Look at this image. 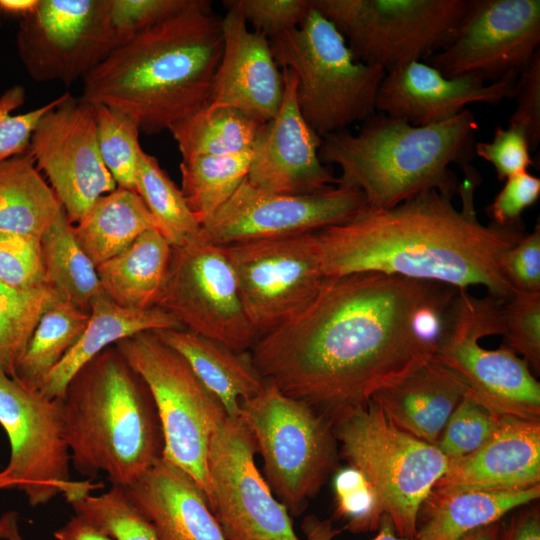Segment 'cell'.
<instances>
[{"label":"cell","mask_w":540,"mask_h":540,"mask_svg":"<svg viewBox=\"0 0 540 540\" xmlns=\"http://www.w3.org/2000/svg\"><path fill=\"white\" fill-rule=\"evenodd\" d=\"M457 288L379 272L326 277L250 349L265 381L333 424L434 356Z\"/></svg>","instance_id":"6da1fadb"},{"label":"cell","mask_w":540,"mask_h":540,"mask_svg":"<svg viewBox=\"0 0 540 540\" xmlns=\"http://www.w3.org/2000/svg\"><path fill=\"white\" fill-rule=\"evenodd\" d=\"M458 192L462 208L436 190L397 206L367 210L357 218L315 231L325 277L379 272L445 284L484 286L505 300L513 288L500 266L502 254L525 235L522 228L481 224L473 204L477 171L470 167Z\"/></svg>","instance_id":"7a4b0ae2"},{"label":"cell","mask_w":540,"mask_h":540,"mask_svg":"<svg viewBox=\"0 0 540 540\" xmlns=\"http://www.w3.org/2000/svg\"><path fill=\"white\" fill-rule=\"evenodd\" d=\"M223 48L221 19L205 0L115 48L83 79L81 100L132 119L145 134L207 106Z\"/></svg>","instance_id":"3957f363"},{"label":"cell","mask_w":540,"mask_h":540,"mask_svg":"<svg viewBox=\"0 0 540 540\" xmlns=\"http://www.w3.org/2000/svg\"><path fill=\"white\" fill-rule=\"evenodd\" d=\"M477 129L469 109L429 126L376 112L356 134L346 129L323 137L319 158L339 167V182L359 189L369 211L393 208L430 190L453 198L460 183L450 165L471 166Z\"/></svg>","instance_id":"277c9868"},{"label":"cell","mask_w":540,"mask_h":540,"mask_svg":"<svg viewBox=\"0 0 540 540\" xmlns=\"http://www.w3.org/2000/svg\"><path fill=\"white\" fill-rule=\"evenodd\" d=\"M60 399L71 463L82 476L102 472L112 485L126 487L161 458L152 396L114 345L83 365Z\"/></svg>","instance_id":"5b68a950"},{"label":"cell","mask_w":540,"mask_h":540,"mask_svg":"<svg viewBox=\"0 0 540 540\" xmlns=\"http://www.w3.org/2000/svg\"><path fill=\"white\" fill-rule=\"evenodd\" d=\"M270 47L279 67L296 76L299 110L319 137L376 113L386 72L358 61L340 31L314 7L299 27L271 39Z\"/></svg>","instance_id":"8992f818"},{"label":"cell","mask_w":540,"mask_h":540,"mask_svg":"<svg viewBox=\"0 0 540 540\" xmlns=\"http://www.w3.org/2000/svg\"><path fill=\"white\" fill-rule=\"evenodd\" d=\"M349 466L373 488L398 536L414 539L419 512L449 460L433 444L397 426L372 399L333 424Z\"/></svg>","instance_id":"52a82bcc"},{"label":"cell","mask_w":540,"mask_h":540,"mask_svg":"<svg viewBox=\"0 0 540 540\" xmlns=\"http://www.w3.org/2000/svg\"><path fill=\"white\" fill-rule=\"evenodd\" d=\"M504 300L458 289L445 317L433 359L462 386L465 396L500 416L540 420V384L523 358L479 340L502 333Z\"/></svg>","instance_id":"ba28073f"},{"label":"cell","mask_w":540,"mask_h":540,"mask_svg":"<svg viewBox=\"0 0 540 540\" xmlns=\"http://www.w3.org/2000/svg\"><path fill=\"white\" fill-rule=\"evenodd\" d=\"M114 346L152 396L163 438L161 457L186 472L209 505L208 456L212 437L227 416L223 406L186 360L154 331L122 339Z\"/></svg>","instance_id":"9c48e42d"},{"label":"cell","mask_w":540,"mask_h":540,"mask_svg":"<svg viewBox=\"0 0 540 540\" xmlns=\"http://www.w3.org/2000/svg\"><path fill=\"white\" fill-rule=\"evenodd\" d=\"M238 418L263 459L266 481L283 505L299 514L336 466L331 423L268 381L241 402Z\"/></svg>","instance_id":"30bf717a"},{"label":"cell","mask_w":540,"mask_h":540,"mask_svg":"<svg viewBox=\"0 0 540 540\" xmlns=\"http://www.w3.org/2000/svg\"><path fill=\"white\" fill-rule=\"evenodd\" d=\"M471 0H312L354 57L385 72L422 61L455 37Z\"/></svg>","instance_id":"8fae6325"},{"label":"cell","mask_w":540,"mask_h":540,"mask_svg":"<svg viewBox=\"0 0 540 540\" xmlns=\"http://www.w3.org/2000/svg\"><path fill=\"white\" fill-rule=\"evenodd\" d=\"M156 307L173 315L184 329L235 351H250L259 339L224 247L211 243L201 232L189 242L172 247Z\"/></svg>","instance_id":"7c38bea8"},{"label":"cell","mask_w":540,"mask_h":540,"mask_svg":"<svg viewBox=\"0 0 540 540\" xmlns=\"http://www.w3.org/2000/svg\"><path fill=\"white\" fill-rule=\"evenodd\" d=\"M0 425L10 444L4 470L31 506L58 495L67 500L92 485L91 480H71L60 398H49L0 371Z\"/></svg>","instance_id":"4fadbf2b"},{"label":"cell","mask_w":540,"mask_h":540,"mask_svg":"<svg viewBox=\"0 0 540 540\" xmlns=\"http://www.w3.org/2000/svg\"><path fill=\"white\" fill-rule=\"evenodd\" d=\"M223 247L259 338L300 313L326 278L314 232Z\"/></svg>","instance_id":"5bb4252c"},{"label":"cell","mask_w":540,"mask_h":540,"mask_svg":"<svg viewBox=\"0 0 540 540\" xmlns=\"http://www.w3.org/2000/svg\"><path fill=\"white\" fill-rule=\"evenodd\" d=\"M110 0H40L19 22L17 53L37 82L66 86L83 79L119 46Z\"/></svg>","instance_id":"9a60e30c"},{"label":"cell","mask_w":540,"mask_h":540,"mask_svg":"<svg viewBox=\"0 0 540 540\" xmlns=\"http://www.w3.org/2000/svg\"><path fill=\"white\" fill-rule=\"evenodd\" d=\"M255 451L242 421L226 416L209 449L211 511L227 540H300L288 509L259 472Z\"/></svg>","instance_id":"2e32d148"},{"label":"cell","mask_w":540,"mask_h":540,"mask_svg":"<svg viewBox=\"0 0 540 540\" xmlns=\"http://www.w3.org/2000/svg\"><path fill=\"white\" fill-rule=\"evenodd\" d=\"M368 210L363 193L340 183L313 194L259 190L246 178L202 226L213 244H231L299 235L349 222Z\"/></svg>","instance_id":"e0dca14e"},{"label":"cell","mask_w":540,"mask_h":540,"mask_svg":"<svg viewBox=\"0 0 540 540\" xmlns=\"http://www.w3.org/2000/svg\"><path fill=\"white\" fill-rule=\"evenodd\" d=\"M27 152L72 224L117 188L100 154L95 108L69 92L40 118Z\"/></svg>","instance_id":"ac0fdd59"},{"label":"cell","mask_w":540,"mask_h":540,"mask_svg":"<svg viewBox=\"0 0 540 540\" xmlns=\"http://www.w3.org/2000/svg\"><path fill=\"white\" fill-rule=\"evenodd\" d=\"M540 43L539 0H471L455 37L429 57L447 77L476 74L485 81L522 72Z\"/></svg>","instance_id":"d6986e66"},{"label":"cell","mask_w":540,"mask_h":540,"mask_svg":"<svg viewBox=\"0 0 540 540\" xmlns=\"http://www.w3.org/2000/svg\"><path fill=\"white\" fill-rule=\"evenodd\" d=\"M284 92L276 115L260 125L246 177L253 187L279 194H313L339 184L319 158L322 138L303 118L296 98V76L282 69Z\"/></svg>","instance_id":"ffe728a7"},{"label":"cell","mask_w":540,"mask_h":540,"mask_svg":"<svg viewBox=\"0 0 540 540\" xmlns=\"http://www.w3.org/2000/svg\"><path fill=\"white\" fill-rule=\"evenodd\" d=\"M519 73L486 84L476 74L447 77L434 66L414 61L386 72L376 97V112L414 126L449 120L472 103L498 104L512 98Z\"/></svg>","instance_id":"44dd1931"},{"label":"cell","mask_w":540,"mask_h":540,"mask_svg":"<svg viewBox=\"0 0 540 540\" xmlns=\"http://www.w3.org/2000/svg\"><path fill=\"white\" fill-rule=\"evenodd\" d=\"M226 8L221 19L222 54L207 105L236 109L263 124L278 112L284 92L283 71L270 40L251 31L236 9Z\"/></svg>","instance_id":"7402d4cb"},{"label":"cell","mask_w":540,"mask_h":540,"mask_svg":"<svg viewBox=\"0 0 540 540\" xmlns=\"http://www.w3.org/2000/svg\"><path fill=\"white\" fill-rule=\"evenodd\" d=\"M540 483V420L502 416L475 451L449 460L431 494L512 490Z\"/></svg>","instance_id":"603a6c76"},{"label":"cell","mask_w":540,"mask_h":540,"mask_svg":"<svg viewBox=\"0 0 540 540\" xmlns=\"http://www.w3.org/2000/svg\"><path fill=\"white\" fill-rule=\"evenodd\" d=\"M124 488L160 540H227L196 482L162 457Z\"/></svg>","instance_id":"cb8c5ba5"},{"label":"cell","mask_w":540,"mask_h":540,"mask_svg":"<svg viewBox=\"0 0 540 540\" xmlns=\"http://www.w3.org/2000/svg\"><path fill=\"white\" fill-rule=\"evenodd\" d=\"M160 329L184 328L159 307L127 309L101 293L91 303L89 321L82 335L43 379L39 390L49 398H62L73 375L102 350L138 333Z\"/></svg>","instance_id":"d4e9b609"},{"label":"cell","mask_w":540,"mask_h":540,"mask_svg":"<svg viewBox=\"0 0 540 540\" xmlns=\"http://www.w3.org/2000/svg\"><path fill=\"white\" fill-rule=\"evenodd\" d=\"M154 332L186 360L198 379L219 400L229 418H238L241 402L258 394L266 383L249 351H235L187 329Z\"/></svg>","instance_id":"484cf974"},{"label":"cell","mask_w":540,"mask_h":540,"mask_svg":"<svg viewBox=\"0 0 540 540\" xmlns=\"http://www.w3.org/2000/svg\"><path fill=\"white\" fill-rule=\"evenodd\" d=\"M463 395L459 382L432 358L373 399L401 429L436 446Z\"/></svg>","instance_id":"4316f807"},{"label":"cell","mask_w":540,"mask_h":540,"mask_svg":"<svg viewBox=\"0 0 540 540\" xmlns=\"http://www.w3.org/2000/svg\"><path fill=\"white\" fill-rule=\"evenodd\" d=\"M540 484L525 489L475 490L431 494L413 540H459L480 527L499 522L509 511L534 502Z\"/></svg>","instance_id":"83f0119b"},{"label":"cell","mask_w":540,"mask_h":540,"mask_svg":"<svg viewBox=\"0 0 540 540\" xmlns=\"http://www.w3.org/2000/svg\"><path fill=\"white\" fill-rule=\"evenodd\" d=\"M171 251V244L159 231L142 233L124 250L96 267L104 293L123 308L156 307Z\"/></svg>","instance_id":"f1b7e54d"},{"label":"cell","mask_w":540,"mask_h":540,"mask_svg":"<svg viewBox=\"0 0 540 540\" xmlns=\"http://www.w3.org/2000/svg\"><path fill=\"white\" fill-rule=\"evenodd\" d=\"M62 210L28 152L0 161V232L41 238Z\"/></svg>","instance_id":"f546056e"},{"label":"cell","mask_w":540,"mask_h":540,"mask_svg":"<svg viewBox=\"0 0 540 540\" xmlns=\"http://www.w3.org/2000/svg\"><path fill=\"white\" fill-rule=\"evenodd\" d=\"M152 229L157 230L156 222L139 194L117 187L93 204L74 226V234L97 267Z\"/></svg>","instance_id":"4dcf8cb0"},{"label":"cell","mask_w":540,"mask_h":540,"mask_svg":"<svg viewBox=\"0 0 540 540\" xmlns=\"http://www.w3.org/2000/svg\"><path fill=\"white\" fill-rule=\"evenodd\" d=\"M41 252L46 285L60 300L90 314L93 299L104 291L64 209L42 235Z\"/></svg>","instance_id":"1f68e13d"},{"label":"cell","mask_w":540,"mask_h":540,"mask_svg":"<svg viewBox=\"0 0 540 540\" xmlns=\"http://www.w3.org/2000/svg\"><path fill=\"white\" fill-rule=\"evenodd\" d=\"M260 125L236 109L207 105L174 123L168 131L184 160L251 150Z\"/></svg>","instance_id":"d6a6232c"},{"label":"cell","mask_w":540,"mask_h":540,"mask_svg":"<svg viewBox=\"0 0 540 540\" xmlns=\"http://www.w3.org/2000/svg\"><path fill=\"white\" fill-rule=\"evenodd\" d=\"M89 317L90 314L64 300L50 304L18 358L13 377L39 389L43 379L78 341Z\"/></svg>","instance_id":"836d02e7"},{"label":"cell","mask_w":540,"mask_h":540,"mask_svg":"<svg viewBox=\"0 0 540 540\" xmlns=\"http://www.w3.org/2000/svg\"><path fill=\"white\" fill-rule=\"evenodd\" d=\"M252 149L226 156H202L180 163L181 191L201 226L247 177Z\"/></svg>","instance_id":"e575fe53"},{"label":"cell","mask_w":540,"mask_h":540,"mask_svg":"<svg viewBox=\"0 0 540 540\" xmlns=\"http://www.w3.org/2000/svg\"><path fill=\"white\" fill-rule=\"evenodd\" d=\"M136 192L152 214L157 230L172 247L181 246L201 231V224L181 191L160 167L158 160L143 149L136 180Z\"/></svg>","instance_id":"d590c367"},{"label":"cell","mask_w":540,"mask_h":540,"mask_svg":"<svg viewBox=\"0 0 540 540\" xmlns=\"http://www.w3.org/2000/svg\"><path fill=\"white\" fill-rule=\"evenodd\" d=\"M58 299L47 285L18 290L0 280V371L13 377L15 364L42 313Z\"/></svg>","instance_id":"8d00e7d4"},{"label":"cell","mask_w":540,"mask_h":540,"mask_svg":"<svg viewBox=\"0 0 540 540\" xmlns=\"http://www.w3.org/2000/svg\"><path fill=\"white\" fill-rule=\"evenodd\" d=\"M91 490L67 500L75 514L113 540H160L152 523L137 508L122 486L101 495Z\"/></svg>","instance_id":"74e56055"},{"label":"cell","mask_w":540,"mask_h":540,"mask_svg":"<svg viewBox=\"0 0 540 540\" xmlns=\"http://www.w3.org/2000/svg\"><path fill=\"white\" fill-rule=\"evenodd\" d=\"M102 160L117 187L136 191L142 148L140 129L129 117L102 105H93Z\"/></svg>","instance_id":"f35d334b"},{"label":"cell","mask_w":540,"mask_h":540,"mask_svg":"<svg viewBox=\"0 0 540 540\" xmlns=\"http://www.w3.org/2000/svg\"><path fill=\"white\" fill-rule=\"evenodd\" d=\"M503 345L540 371V292L513 290L501 308Z\"/></svg>","instance_id":"ab89813d"},{"label":"cell","mask_w":540,"mask_h":540,"mask_svg":"<svg viewBox=\"0 0 540 540\" xmlns=\"http://www.w3.org/2000/svg\"><path fill=\"white\" fill-rule=\"evenodd\" d=\"M501 417L463 395L445 424L436 447L448 460L468 455L491 436Z\"/></svg>","instance_id":"60d3db41"},{"label":"cell","mask_w":540,"mask_h":540,"mask_svg":"<svg viewBox=\"0 0 540 540\" xmlns=\"http://www.w3.org/2000/svg\"><path fill=\"white\" fill-rule=\"evenodd\" d=\"M336 513L353 532L377 529L384 515L370 483L357 469H341L334 479Z\"/></svg>","instance_id":"b9f144b4"},{"label":"cell","mask_w":540,"mask_h":540,"mask_svg":"<svg viewBox=\"0 0 540 540\" xmlns=\"http://www.w3.org/2000/svg\"><path fill=\"white\" fill-rule=\"evenodd\" d=\"M0 280L18 290L46 285L41 238L0 232Z\"/></svg>","instance_id":"7bdbcfd3"},{"label":"cell","mask_w":540,"mask_h":540,"mask_svg":"<svg viewBox=\"0 0 540 540\" xmlns=\"http://www.w3.org/2000/svg\"><path fill=\"white\" fill-rule=\"evenodd\" d=\"M67 93L45 105L22 114H12L24 104L25 89L13 85L0 96V161L27 152L32 133L49 110L59 105Z\"/></svg>","instance_id":"ee69618b"},{"label":"cell","mask_w":540,"mask_h":540,"mask_svg":"<svg viewBox=\"0 0 540 540\" xmlns=\"http://www.w3.org/2000/svg\"><path fill=\"white\" fill-rule=\"evenodd\" d=\"M223 5L236 9L269 40L299 27L313 7L312 0H225Z\"/></svg>","instance_id":"f6af8a7d"},{"label":"cell","mask_w":540,"mask_h":540,"mask_svg":"<svg viewBox=\"0 0 540 540\" xmlns=\"http://www.w3.org/2000/svg\"><path fill=\"white\" fill-rule=\"evenodd\" d=\"M190 1L110 0V22L119 46L180 13Z\"/></svg>","instance_id":"bcb514c9"},{"label":"cell","mask_w":540,"mask_h":540,"mask_svg":"<svg viewBox=\"0 0 540 540\" xmlns=\"http://www.w3.org/2000/svg\"><path fill=\"white\" fill-rule=\"evenodd\" d=\"M531 146L525 131L516 125L497 127L489 142H476L474 153L490 163L500 181L528 171L533 166Z\"/></svg>","instance_id":"7dc6e473"},{"label":"cell","mask_w":540,"mask_h":540,"mask_svg":"<svg viewBox=\"0 0 540 540\" xmlns=\"http://www.w3.org/2000/svg\"><path fill=\"white\" fill-rule=\"evenodd\" d=\"M540 196V179L529 171L510 176L486 208L491 224L502 228H522L521 215Z\"/></svg>","instance_id":"c3c4849f"},{"label":"cell","mask_w":540,"mask_h":540,"mask_svg":"<svg viewBox=\"0 0 540 540\" xmlns=\"http://www.w3.org/2000/svg\"><path fill=\"white\" fill-rule=\"evenodd\" d=\"M512 98L516 101V107L508 125L521 127L527 135L531 150H534L540 142V50L518 74Z\"/></svg>","instance_id":"681fc988"},{"label":"cell","mask_w":540,"mask_h":540,"mask_svg":"<svg viewBox=\"0 0 540 540\" xmlns=\"http://www.w3.org/2000/svg\"><path fill=\"white\" fill-rule=\"evenodd\" d=\"M502 273L513 290L540 292V225L525 234L500 259Z\"/></svg>","instance_id":"f907efd6"},{"label":"cell","mask_w":540,"mask_h":540,"mask_svg":"<svg viewBox=\"0 0 540 540\" xmlns=\"http://www.w3.org/2000/svg\"><path fill=\"white\" fill-rule=\"evenodd\" d=\"M379 532L372 540H413L400 537L387 515H383L379 523ZM306 540H332L336 534L331 522L320 521L315 517H307L302 524Z\"/></svg>","instance_id":"816d5d0a"},{"label":"cell","mask_w":540,"mask_h":540,"mask_svg":"<svg viewBox=\"0 0 540 540\" xmlns=\"http://www.w3.org/2000/svg\"><path fill=\"white\" fill-rule=\"evenodd\" d=\"M500 540H540L539 508L531 507L517 514Z\"/></svg>","instance_id":"f5cc1de1"},{"label":"cell","mask_w":540,"mask_h":540,"mask_svg":"<svg viewBox=\"0 0 540 540\" xmlns=\"http://www.w3.org/2000/svg\"><path fill=\"white\" fill-rule=\"evenodd\" d=\"M54 537L56 540H113L78 515L58 528Z\"/></svg>","instance_id":"db71d44e"},{"label":"cell","mask_w":540,"mask_h":540,"mask_svg":"<svg viewBox=\"0 0 540 540\" xmlns=\"http://www.w3.org/2000/svg\"><path fill=\"white\" fill-rule=\"evenodd\" d=\"M40 0H0V14L20 20L33 13Z\"/></svg>","instance_id":"11a10c76"},{"label":"cell","mask_w":540,"mask_h":540,"mask_svg":"<svg viewBox=\"0 0 540 540\" xmlns=\"http://www.w3.org/2000/svg\"><path fill=\"white\" fill-rule=\"evenodd\" d=\"M0 539L23 540L19 531L16 513L8 512L0 518Z\"/></svg>","instance_id":"9f6ffc18"},{"label":"cell","mask_w":540,"mask_h":540,"mask_svg":"<svg viewBox=\"0 0 540 540\" xmlns=\"http://www.w3.org/2000/svg\"><path fill=\"white\" fill-rule=\"evenodd\" d=\"M500 524L495 522L475 529L459 540H500Z\"/></svg>","instance_id":"6f0895ef"},{"label":"cell","mask_w":540,"mask_h":540,"mask_svg":"<svg viewBox=\"0 0 540 540\" xmlns=\"http://www.w3.org/2000/svg\"><path fill=\"white\" fill-rule=\"evenodd\" d=\"M15 483L11 479V477L8 475V473L3 470L0 472V490L6 489V488H14Z\"/></svg>","instance_id":"680465c9"}]
</instances>
